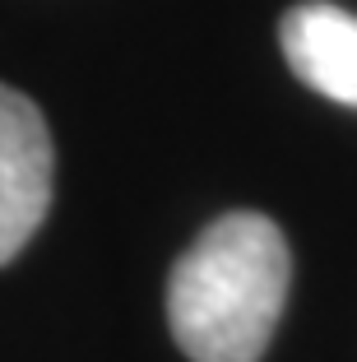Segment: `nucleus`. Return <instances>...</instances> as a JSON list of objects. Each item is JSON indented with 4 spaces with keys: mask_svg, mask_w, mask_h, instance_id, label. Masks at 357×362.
I'll use <instances>...</instances> for the list:
<instances>
[{
    "mask_svg": "<svg viewBox=\"0 0 357 362\" xmlns=\"http://www.w3.org/2000/svg\"><path fill=\"white\" fill-rule=\"evenodd\" d=\"M293 256L274 218H213L168 274V325L190 362H260L283 316Z\"/></svg>",
    "mask_w": 357,
    "mask_h": 362,
    "instance_id": "1",
    "label": "nucleus"
},
{
    "mask_svg": "<svg viewBox=\"0 0 357 362\" xmlns=\"http://www.w3.org/2000/svg\"><path fill=\"white\" fill-rule=\"evenodd\" d=\"M56 149L28 93L0 84V265H10L52 209Z\"/></svg>",
    "mask_w": 357,
    "mask_h": 362,
    "instance_id": "2",
    "label": "nucleus"
},
{
    "mask_svg": "<svg viewBox=\"0 0 357 362\" xmlns=\"http://www.w3.org/2000/svg\"><path fill=\"white\" fill-rule=\"evenodd\" d=\"M279 47H283L293 75L320 98H334L344 107H357V14L311 0L283 14L279 23Z\"/></svg>",
    "mask_w": 357,
    "mask_h": 362,
    "instance_id": "3",
    "label": "nucleus"
}]
</instances>
